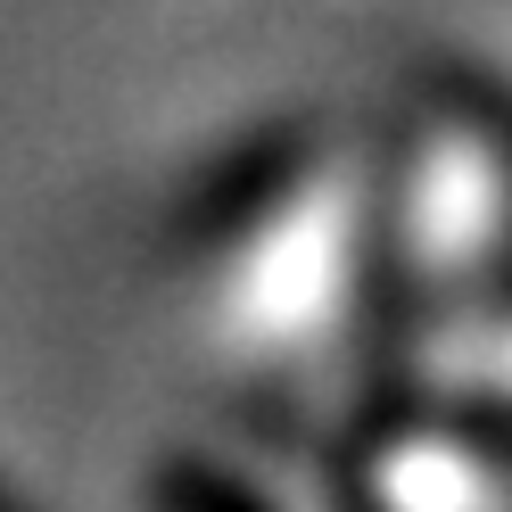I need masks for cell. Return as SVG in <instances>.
<instances>
[{
  "mask_svg": "<svg viewBox=\"0 0 512 512\" xmlns=\"http://www.w3.org/2000/svg\"><path fill=\"white\" fill-rule=\"evenodd\" d=\"M339 512H512V455L430 389L372 405L339 438Z\"/></svg>",
  "mask_w": 512,
  "mask_h": 512,
  "instance_id": "obj_3",
  "label": "cell"
},
{
  "mask_svg": "<svg viewBox=\"0 0 512 512\" xmlns=\"http://www.w3.org/2000/svg\"><path fill=\"white\" fill-rule=\"evenodd\" d=\"M372 256L397 331L512 290V91L446 67L372 149Z\"/></svg>",
  "mask_w": 512,
  "mask_h": 512,
  "instance_id": "obj_2",
  "label": "cell"
},
{
  "mask_svg": "<svg viewBox=\"0 0 512 512\" xmlns=\"http://www.w3.org/2000/svg\"><path fill=\"white\" fill-rule=\"evenodd\" d=\"M149 512H290L265 479H248L240 463H215V455H174L157 463L149 479Z\"/></svg>",
  "mask_w": 512,
  "mask_h": 512,
  "instance_id": "obj_5",
  "label": "cell"
},
{
  "mask_svg": "<svg viewBox=\"0 0 512 512\" xmlns=\"http://www.w3.org/2000/svg\"><path fill=\"white\" fill-rule=\"evenodd\" d=\"M405 356H413V389H430L455 413H471L512 455V290L488 298V306L446 314V323L405 331Z\"/></svg>",
  "mask_w": 512,
  "mask_h": 512,
  "instance_id": "obj_4",
  "label": "cell"
},
{
  "mask_svg": "<svg viewBox=\"0 0 512 512\" xmlns=\"http://www.w3.org/2000/svg\"><path fill=\"white\" fill-rule=\"evenodd\" d=\"M182 298L207 364L265 413L323 397L380 306L372 149L298 124L223 157L182 223Z\"/></svg>",
  "mask_w": 512,
  "mask_h": 512,
  "instance_id": "obj_1",
  "label": "cell"
}]
</instances>
